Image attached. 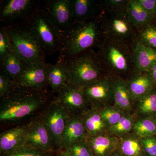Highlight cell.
Segmentation results:
<instances>
[{
	"label": "cell",
	"instance_id": "cell-1",
	"mask_svg": "<svg viewBox=\"0 0 156 156\" xmlns=\"http://www.w3.org/2000/svg\"><path fill=\"white\" fill-rule=\"evenodd\" d=\"M104 37L99 17L73 23L61 32L58 60L66 62L93 50Z\"/></svg>",
	"mask_w": 156,
	"mask_h": 156
},
{
	"label": "cell",
	"instance_id": "cell-2",
	"mask_svg": "<svg viewBox=\"0 0 156 156\" xmlns=\"http://www.w3.org/2000/svg\"><path fill=\"white\" fill-rule=\"evenodd\" d=\"M48 97L45 90H34L16 84L2 98L0 121L10 122L27 116L43 106Z\"/></svg>",
	"mask_w": 156,
	"mask_h": 156
},
{
	"label": "cell",
	"instance_id": "cell-3",
	"mask_svg": "<svg viewBox=\"0 0 156 156\" xmlns=\"http://www.w3.org/2000/svg\"><path fill=\"white\" fill-rule=\"evenodd\" d=\"M98 48L96 53L105 72L131 75L134 71L131 45L105 37Z\"/></svg>",
	"mask_w": 156,
	"mask_h": 156
},
{
	"label": "cell",
	"instance_id": "cell-4",
	"mask_svg": "<svg viewBox=\"0 0 156 156\" xmlns=\"http://www.w3.org/2000/svg\"><path fill=\"white\" fill-rule=\"evenodd\" d=\"M24 23L37 40L45 55L59 52L61 32L44 9L39 6Z\"/></svg>",
	"mask_w": 156,
	"mask_h": 156
},
{
	"label": "cell",
	"instance_id": "cell-5",
	"mask_svg": "<svg viewBox=\"0 0 156 156\" xmlns=\"http://www.w3.org/2000/svg\"><path fill=\"white\" fill-rule=\"evenodd\" d=\"M64 62L69 83L77 87L83 88L106 76L97 53L93 50Z\"/></svg>",
	"mask_w": 156,
	"mask_h": 156
},
{
	"label": "cell",
	"instance_id": "cell-6",
	"mask_svg": "<svg viewBox=\"0 0 156 156\" xmlns=\"http://www.w3.org/2000/svg\"><path fill=\"white\" fill-rule=\"evenodd\" d=\"M5 27L14 52L23 64L45 62L46 55L24 23Z\"/></svg>",
	"mask_w": 156,
	"mask_h": 156
},
{
	"label": "cell",
	"instance_id": "cell-7",
	"mask_svg": "<svg viewBox=\"0 0 156 156\" xmlns=\"http://www.w3.org/2000/svg\"><path fill=\"white\" fill-rule=\"evenodd\" d=\"M105 37L131 45L137 37V30L128 19L126 9L112 10L102 6L99 17Z\"/></svg>",
	"mask_w": 156,
	"mask_h": 156
},
{
	"label": "cell",
	"instance_id": "cell-8",
	"mask_svg": "<svg viewBox=\"0 0 156 156\" xmlns=\"http://www.w3.org/2000/svg\"><path fill=\"white\" fill-rule=\"evenodd\" d=\"M39 2L34 0H5L1 1L0 18L7 25L25 22L37 8Z\"/></svg>",
	"mask_w": 156,
	"mask_h": 156
},
{
	"label": "cell",
	"instance_id": "cell-9",
	"mask_svg": "<svg viewBox=\"0 0 156 156\" xmlns=\"http://www.w3.org/2000/svg\"><path fill=\"white\" fill-rule=\"evenodd\" d=\"M70 115L56 100L45 112L42 121L50 133L54 144L60 148L66 122Z\"/></svg>",
	"mask_w": 156,
	"mask_h": 156
},
{
	"label": "cell",
	"instance_id": "cell-10",
	"mask_svg": "<svg viewBox=\"0 0 156 156\" xmlns=\"http://www.w3.org/2000/svg\"><path fill=\"white\" fill-rule=\"evenodd\" d=\"M114 79L111 76H106L83 87V92L87 103L96 108L113 101Z\"/></svg>",
	"mask_w": 156,
	"mask_h": 156
},
{
	"label": "cell",
	"instance_id": "cell-11",
	"mask_svg": "<svg viewBox=\"0 0 156 156\" xmlns=\"http://www.w3.org/2000/svg\"><path fill=\"white\" fill-rule=\"evenodd\" d=\"M46 63L44 61H38L24 65L23 70L15 82L16 85L34 90H45L48 86Z\"/></svg>",
	"mask_w": 156,
	"mask_h": 156
},
{
	"label": "cell",
	"instance_id": "cell-12",
	"mask_svg": "<svg viewBox=\"0 0 156 156\" xmlns=\"http://www.w3.org/2000/svg\"><path fill=\"white\" fill-rule=\"evenodd\" d=\"M43 8L61 32L75 23L72 0H50L44 2Z\"/></svg>",
	"mask_w": 156,
	"mask_h": 156
},
{
	"label": "cell",
	"instance_id": "cell-13",
	"mask_svg": "<svg viewBox=\"0 0 156 156\" xmlns=\"http://www.w3.org/2000/svg\"><path fill=\"white\" fill-rule=\"evenodd\" d=\"M54 145L48 128L42 119L27 125L26 145L50 152Z\"/></svg>",
	"mask_w": 156,
	"mask_h": 156
},
{
	"label": "cell",
	"instance_id": "cell-14",
	"mask_svg": "<svg viewBox=\"0 0 156 156\" xmlns=\"http://www.w3.org/2000/svg\"><path fill=\"white\" fill-rule=\"evenodd\" d=\"M55 100L60 104L70 115L73 113L83 109L87 104L83 88L68 84L57 92Z\"/></svg>",
	"mask_w": 156,
	"mask_h": 156
},
{
	"label": "cell",
	"instance_id": "cell-15",
	"mask_svg": "<svg viewBox=\"0 0 156 156\" xmlns=\"http://www.w3.org/2000/svg\"><path fill=\"white\" fill-rule=\"evenodd\" d=\"M131 48L134 70L149 72L156 63V50L144 44L137 37L132 42Z\"/></svg>",
	"mask_w": 156,
	"mask_h": 156
},
{
	"label": "cell",
	"instance_id": "cell-16",
	"mask_svg": "<svg viewBox=\"0 0 156 156\" xmlns=\"http://www.w3.org/2000/svg\"><path fill=\"white\" fill-rule=\"evenodd\" d=\"M86 129L82 118L73 115H70L66 122L60 148L68 149L74 144L87 140Z\"/></svg>",
	"mask_w": 156,
	"mask_h": 156
},
{
	"label": "cell",
	"instance_id": "cell-17",
	"mask_svg": "<svg viewBox=\"0 0 156 156\" xmlns=\"http://www.w3.org/2000/svg\"><path fill=\"white\" fill-rule=\"evenodd\" d=\"M72 7L75 23L99 18L102 9V2L94 0H72Z\"/></svg>",
	"mask_w": 156,
	"mask_h": 156
},
{
	"label": "cell",
	"instance_id": "cell-18",
	"mask_svg": "<svg viewBox=\"0 0 156 156\" xmlns=\"http://www.w3.org/2000/svg\"><path fill=\"white\" fill-rule=\"evenodd\" d=\"M127 82L134 101L143 97L154 89L155 83L149 72L135 70Z\"/></svg>",
	"mask_w": 156,
	"mask_h": 156
},
{
	"label": "cell",
	"instance_id": "cell-19",
	"mask_svg": "<svg viewBox=\"0 0 156 156\" xmlns=\"http://www.w3.org/2000/svg\"><path fill=\"white\" fill-rule=\"evenodd\" d=\"M26 126H19L4 131L0 135L1 154L18 149L26 145Z\"/></svg>",
	"mask_w": 156,
	"mask_h": 156
},
{
	"label": "cell",
	"instance_id": "cell-20",
	"mask_svg": "<svg viewBox=\"0 0 156 156\" xmlns=\"http://www.w3.org/2000/svg\"><path fill=\"white\" fill-rule=\"evenodd\" d=\"M94 156H109L118 151L120 138L111 134H98L87 140Z\"/></svg>",
	"mask_w": 156,
	"mask_h": 156
},
{
	"label": "cell",
	"instance_id": "cell-21",
	"mask_svg": "<svg viewBox=\"0 0 156 156\" xmlns=\"http://www.w3.org/2000/svg\"><path fill=\"white\" fill-rule=\"evenodd\" d=\"M46 70L48 85L53 92L57 93L69 83L68 72L64 62L58 60L55 64L46 63Z\"/></svg>",
	"mask_w": 156,
	"mask_h": 156
},
{
	"label": "cell",
	"instance_id": "cell-22",
	"mask_svg": "<svg viewBox=\"0 0 156 156\" xmlns=\"http://www.w3.org/2000/svg\"><path fill=\"white\" fill-rule=\"evenodd\" d=\"M113 101L114 107L123 111L127 112L131 110L134 101L126 80L121 78H115Z\"/></svg>",
	"mask_w": 156,
	"mask_h": 156
},
{
	"label": "cell",
	"instance_id": "cell-23",
	"mask_svg": "<svg viewBox=\"0 0 156 156\" xmlns=\"http://www.w3.org/2000/svg\"><path fill=\"white\" fill-rule=\"evenodd\" d=\"M82 119L88 138L104 133L108 126L95 108L86 112Z\"/></svg>",
	"mask_w": 156,
	"mask_h": 156
},
{
	"label": "cell",
	"instance_id": "cell-24",
	"mask_svg": "<svg viewBox=\"0 0 156 156\" xmlns=\"http://www.w3.org/2000/svg\"><path fill=\"white\" fill-rule=\"evenodd\" d=\"M126 12L129 20L137 29L149 23L153 19L152 16L146 11L138 0L128 1Z\"/></svg>",
	"mask_w": 156,
	"mask_h": 156
},
{
	"label": "cell",
	"instance_id": "cell-25",
	"mask_svg": "<svg viewBox=\"0 0 156 156\" xmlns=\"http://www.w3.org/2000/svg\"><path fill=\"white\" fill-rule=\"evenodd\" d=\"M118 151L123 156H146L141 138L135 134L120 138Z\"/></svg>",
	"mask_w": 156,
	"mask_h": 156
},
{
	"label": "cell",
	"instance_id": "cell-26",
	"mask_svg": "<svg viewBox=\"0 0 156 156\" xmlns=\"http://www.w3.org/2000/svg\"><path fill=\"white\" fill-rule=\"evenodd\" d=\"M24 66L22 61L14 52L1 61V69H2L15 83L23 70Z\"/></svg>",
	"mask_w": 156,
	"mask_h": 156
},
{
	"label": "cell",
	"instance_id": "cell-27",
	"mask_svg": "<svg viewBox=\"0 0 156 156\" xmlns=\"http://www.w3.org/2000/svg\"><path fill=\"white\" fill-rule=\"evenodd\" d=\"M137 114L147 116L156 114V89L154 88L136 101Z\"/></svg>",
	"mask_w": 156,
	"mask_h": 156
},
{
	"label": "cell",
	"instance_id": "cell-28",
	"mask_svg": "<svg viewBox=\"0 0 156 156\" xmlns=\"http://www.w3.org/2000/svg\"><path fill=\"white\" fill-rule=\"evenodd\" d=\"M133 130L140 138L154 136L156 134V120L148 117L140 118L134 122Z\"/></svg>",
	"mask_w": 156,
	"mask_h": 156
},
{
	"label": "cell",
	"instance_id": "cell-29",
	"mask_svg": "<svg viewBox=\"0 0 156 156\" xmlns=\"http://www.w3.org/2000/svg\"><path fill=\"white\" fill-rule=\"evenodd\" d=\"M134 123L132 116L125 114L116 124L108 127L109 133L116 136H123L133 130Z\"/></svg>",
	"mask_w": 156,
	"mask_h": 156
},
{
	"label": "cell",
	"instance_id": "cell-30",
	"mask_svg": "<svg viewBox=\"0 0 156 156\" xmlns=\"http://www.w3.org/2000/svg\"><path fill=\"white\" fill-rule=\"evenodd\" d=\"M137 38L144 44L156 50V28L149 23L137 29Z\"/></svg>",
	"mask_w": 156,
	"mask_h": 156
},
{
	"label": "cell",
	"instance_id": "cell-31",
	"mask_svg": "<svg viewBox=\"0 0 156 156\" xmlns=\"http://www.w3.org/2000/svg\"><path fill=\"white\" fill-rule=\"evenodd\" d=\"M99 111L101 118L108 127L116 124L125 115V112L115 107H105Z\"/></svg>",
	"mask_w": 156,
	"mask_h": 156
},
{
	"label": "cell",
	"instance_id": "cell-32",
	"mask_svg": "<svg viewBox=\"0 0 156 156\" xmlns=\"http://www.w3.org/2000/svg\"><path fill=\"white\" fill-rule=\"evenodd\" d=\"M14 52L12 44L5 27L0 30V61Z\"/></svg>",
	"mask_w": 156,
	"mask_h": 156
},
{
	"label": "cell",
	"instance_id": "cell-33",
	"mask_svg": "<svg viewBox=\"0 0 156 156\" xmlns=\"http://www.w3.org/2000/svg\"><path fill=\"white\" fill-rule=\"evenodd\" d=\"M48 152L25 145L13 151L2 154V156H49Z\"/></svg>",
	"mask_w": 156,
	"mask_h": 156
},
{
	"label": "cell",
	"instance_id": "cell-34",
	"mask_svg": "<svg viewBox=\"0 0 156 156\" xmlns=\"http://www.w3.org/2000/svg\"><path fill=\"white\" fill-rule=\"evenodd\" d=\"M68 150L73 156H94L87 140L76 143Z\"/></svg>",
	"mask_w": 156,
	"mask_h": 156
},
{
	"label": "cell",
	"instance_id": "cell-35",
	"mask_svg": "<svg viewBox=\"0 0 156 156\" xmlns=\"http://www.w3.org/2000/svg\"><path fill=\"white\" fill-rule=\"evenodd\" d=\"M16 85L15 82L2 69L0 72V96L1 98L7 95Z\"/></svg>",
	"mask_w": 156,
	"mask_h": 156
},
{
	"label": "cell",
	"instance_id": "cell-36",
	"mask_svg": "<svg viewBox=\"0 0 156 156\" xmlns=\"http://www.w3.org/2000/svg\"><path fill=\"white\" fill-rule=\"evenodd\" d=\"M144 151L146 156H156V138L150 136L141 138Z\"/></svg>",
	"mask_w": 156,
	"mask_h": 156
},
{
	"label": "cell",
	"instance_id": "cell-37",
	"mask_svg": "<svg viewBox=\"0 0 156 156\" xmlns=\"http://www.w3.org/2000/svg\"><path fill=\"white\" fill-rule=\"evenodd\" d=\"M128 1L126 0H106L102 2L103 8L112 10L126 9Z\"/></svg>",
	"mask_w": 156,
	"mask_h": 156
},
{
	"label": "cell",
	"instance_id": "cell-38",
	"mask_svg": "<svg viewBox=\"0 0 156 156\" xmlns=\"http://www.w3.org/2000/svg\"><path fill=\"white\" fill-rule=\"evenodd\" d=\"M148 13L152 16L156 14V0H138Z\"/></svg>",
	"mask_w": 156,
	"mask_h": 156
},
{
	"label": "cell",
	"instance_id": "cell-39",
	"mask_svg": "<svg viewBox=\"0 0 156 156\" xmlns=\"http://www.w3.org/2000/svg\"><path fill=\"white\" fill-rule=\"evenodd\" d=\"M149 72L150 73L154 80L156 83V63L151 67Z\"/></svg>",
	"mask_w": 156,
	"mask_h": 156
},
{
	"label": "cell",
	"instance_id": "cell-40",
	"mask_svg": "<svg viewBox=\"0 0 156 156\" xmlns=\"http://www.w3.org/2000/svg\"><path fill=\"white\" fill-rule=\"evenodd\" d=\"M59 156H73L70 152L68 149L65 150L60 154Z\"/></svg>",
	"mask_w": 156,
	"mask_h": 156
},
{
	"label": "cell",
	"instance_id": "cell-41",
	"mask_svg": "<svg viewBox=\"0 0 156 156\" xmlns=\"http://www.w3.org/2000/svg\"><path fill=\"white\" fill-rule=\"evenodd\" d=\"M109 156H123L118 151L115 152L113 154H112Z\"/></svg>",
	"mask_w": 156,
	"mask_h": 156
}]
</instances>
